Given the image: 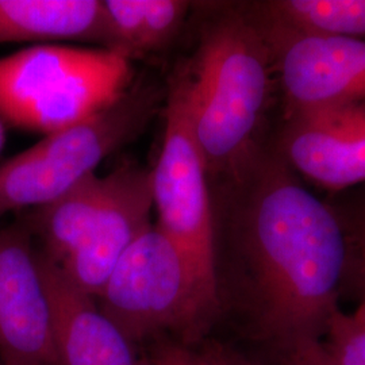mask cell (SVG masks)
Returning <instances> with one entry per match:
<instances>
[{
	"mask_svg": "<svg viewBox=\"0 0 365 365\" xmlns=\"http://www.w3.org/2000/svg\"><path fill=\"white\" fill-rule=\"evenodd\" d=\"M210 184L215 240L227 255L220 297L230 292L255 337L279 352L322 339L349 268L348 240L329 203L271 140L233 176Z\"/></svg>",
	"mask_w": 365,
	"mask_h": 365,
	"instance_id": "obj_1",
	"label": "cell"
},
{
	"mask_svg": "<svg viewBox=\"0 0 365 365\" xmlns=\"http://www.w3.org/2000/svg\"><path fill=\"white\" fill-rule=\"evenodd\" d=\"M176 75L210 182L233 176L269 143L264 133L279 95L274 52L253 3L214 7L195 54Z\"/></svg>",
	"mask_w": 365,
	"mask_h": 365,
	"instance_id": "obj_2",
	"label": "cell"
},
{
	"mask_svg": "<svg viewBox=\"0 0 365 365\" xmlns=\"http://www.w3.org/2000/svg\"><path fill=\"white\" fill-rule=\"evenodd\" d=\"M130 80V58L122 53L31 46L0 57V120L48 135L117 102Z\"/></svg>",
	"mask_w": 365,
	"mask_h": 365,
	"instance_id": "obj_3",
	"label": "cell"
},
{
	"mask_svg": "<svg viewBox=\"0 0 365 365\" xmlns=\"http://www.w3.org/2000/svg\"><path fill=\"white\" fill-rule=\"evenodd\" d=\"M96 302L137 346L160 339L192 346L220 314L180 249L157 225L123 253Z\"/></svg>",
	"mask_w": 365,
	"mask_h": 365,
	"instance_id": "obj_4",
	"label": "cell"
},
{
	"mask_svg": "<svg viewBox=\"0 0 365 365\" xmlns=\"http://www.w3.org/2000/svg\"><path fill=\"white\" fill-rule=\"evenodd\" d=\"M163 102L161 88L143 81L98 114L45 135L0 165V218L41 207L64 195L106 157L146 129Z\"/></svg>",
	"mask_w": 365,
	"mask_h": 365,
	"instance_id": "obj_5",
	"label": "cell"
},
{
	"mask_svg": "<svg viewBox=\"0 0 365 365\" xmlns=\"http://www.w3.org/2000/svg\"><path fill=\"white\" fill-rule=\"evenodd\" d=\"M165 130L153 178L157 226L180 249L205 298L221 312L215 222L209 173L196 143L182 81L167 96Z\"/></svg>",
	"mask_w": 365,
	"mask_h": 365,
	"instance_id": "obj_6",
	"label": "cell"
},
{
	"mask_svg": "<svg viewBox=\"0 0 365 365\" xmlns=\"http://www.w3.org/2000/svg\"><path fill=\"white\" fill-rule=\"evenodd\" d=\"M255 10L274 52L282 117L365 101V41L289 33Z\"/></svg>",
	"mask_w": 365,
	"mask_h": 365,
	"instance_id": "obj_7",
	"label": "cell"
},
{
	"mask_svg": "<svg viewBox=\"0 0 365 365\" xmlns=\"http://www.w3.org/2000/svg\"><path fill=\"white\" fill-rule=\"evenodd\" d=\"M0 364L61 365L38 247L25 223L0 229Z\"/></svg>",
	"mask_w": 365,
	"mask_h": 365,
	"instance_id": "obj_8",
	"label": "cell"
},
{
	"mask_svg": "<svg viewBox=\"0 0 365 365\" xmlns=\"http://www.w3.org/2000/svg\"><path fill=\"white\" fill-rule=\"evenodd\" d=\"M271 141L299 178L330 195L365 184V101L284 115Z\"/></svg>",
	"mask_w": 365,
	"mask_h": 365,
	"instance_id": "obj_9",
	"label": "cell"
},
{
	"mask_svg": "<svg viewBox=\"0 0 365 365\" xmlns=\"http://www.w3.org/2000/svg\"><path fill=\"white\" fill-rule=\"evenodd\" d=\"M107 192L91 232L58 271L80 291L98 298L118 261L152 225V170L122 167L106 176ZM53 264V262H52Z\"/></svg>",
	"mask_w": 365,
	"mask_h": 365,
	"instance_id": "obj_10",
	"label": "cell"
},
{
	"mask_svg": "<svg viewBox=\"0 0 365 365\" xmlns=\"http://www.w3.org/2000/svg\"><path fill=\"white\" fill-rule=\"evenodd\" d=\"M52 302L56 346L61 365H150L137 345L106 315L95 298L75 287L38 249Z\"/></svg>",
	"mask_w": 365,
	"mask_h": 365,
	"instance_id": "obj_11",
	"label": "cell"
},
{
	"mask_svg": "<svg viewBox=\"0 0 365 365\" xmlns=\"http://www.w3.org/2000/svg\"><path fill=\"white\" fill-rule=\"evenodd\" d=\"M90 41L107 48L101 0H0V43Z\"/></svg>",
	"mask_w": 365,
	"mask_h": 365,
	"instance_id": "obj_12",
	"label": "cell"
},
{
	"mask_svg": "<svg viewBox=\"0 0 365 365\" xmlns=\"http://www.w3.org/2000/svg\"><path fill=\"white\" fill-rule=\"evenodd\" d=\"M106 192V178L91 173L30 215L25 225L31 235L38 238L41 253L56 267H61L84 244Z\"/></svg>",
	"mask_w": 365,
	"mask_h": 365,
	"instance_id": "obj_13",
	"label": "cell"
},
{
	"mask_svg": "<svg viewBox=\"0 0 365 365\" xmlns=\"http://www.w3.org/2000/svg\"><path fill=\"white\" fill-rule=\"evenodd\" d=\"M192 3L105 0L107 48L133 58L165 48L179 34Z\"/></svg>",
	"mask_w": 365,
	"mask_h": 365,
	"instance_id": "obj_14",
	"label": "cell"
},
{
	"mask_svg": "<svg viewBox=\"0 0 365 365\" xmlns=\"http://www.w3.org/2000/svg\"><path fill=\"white\" fill-rule=\"evenodd\" d=\"M255 6L268 25L289 33L365 41V0H268Z\"/></svg>",
	"mask_w": 365,
	"mask_h": 365,
	"instance_id": "obj_15",
	"label": "cell"
},
{
	"mask_svg": "<svg viewBox=\"0 0 365 365\" xmlns=\"http://www.w3.org/2000/svg\"><path fill=\"white\" fill-rule=\"evenodd\" d=\"M321 344L333 365H365V322L339 309L330 319Z\"/></svg>",
	"mask_w": 365,
	"mask_h": 365,
	"instance_id": "obj_16",
	"label": "cell"
},
{
	"mask_svg": "<svg viewBox=\"0 0 365 365\" xmlns=\"http://www.w3.org/2000/svg\"><path fill=\"white\" fill-rule=\"evenodd\" d=\"M348 240L349 262L365 264V184L329 196Z\"/></svg>",
	"mask_w": 365,
	"mask_h": 365,
	"instance_id": "obj_17",
	"label": "cell"
},
{
	"mask_svg": "<svg viewBox=\"0 0 365 365\" xmlns=\"http://www.w3.org/2000/svg\"><path fill=\"white\" fill-rule=\"evenodd\" d=\"M146 356L153 365H210L203 353L175 339H156Z\"/></svg>",
	"mask_w": 365,
	"mask_h": 365,
	"instance_id": "obj_18",
	"label": "cell"
},
{
	"mask_svg": "<svg viewBox=\"0 0 365 365\" xmlns=\"http://www.w3.org/2000/svg\"><path fill=\"white\" fill-rule=\"evenodd\" d=\"M279 353L283 365H333L321 339H303Z\"/></svg>",
	"mask_w": 365,
	"mask_h": 365,
	"instance_id": "obj_19",
	"label": "cell"
},
{
	"mask_svg": "<svg viewBox=\"0 0 365 365\" xmlns=\"http://www.w3.org/2000/svg\"><path fill=\"white\" fill-rule=\"evenodd\" d=\"M202 353L207 359L210 365H257L241 353L235 352V349L217 342L207 344Z\"/></svg>",
	"mask_w": 365,
	"mask_h": 365,
	"instance_id": "obj_20",
	"label": "cell"
},
{
	"mask_svg": "<svg viewBox=\"0 0 365 365\" xmlns=\"http://www.w3.org/2000/svg\"><path fill=\"white\" fill-rule=\"evenodd\" d=\"M360 277L361 280V286H363V298H361V303L357 307V310L354 312V315L357 318H360L361 321L365 322V264H360V262H349V268H348V276L349 274H354Z\"/></svg>",
	"mask_w": 365,
	"mask_h": 365,
	"instance_id": "obj_21",
	"label": "cell"
},
{
	"mask_svg": "<svg viewBox=\"0 0 365 365\" xmlns=\"http://www.w3.org/2000/svg\"><path fill=\"white\" fill-rule=\"evenodd\" d=\"M4 143H6V129H4V123L0 120V150Z\"/></svg>",
	"mask_w": 365,
	"mask_h": 365,
	"instance_id": "obj_22",
	"label": "cell"
},
{
	"mask_svg": "<svg viewBox=\"0 0 365 365\" xmlns=\"http://www.w3.org/2000/svg\"><path fill=\"white\" fill-rule=\"evenodd\" d=\"M146 357H148V356H146ZM149 361H150V360H149ZM150 365H153V364H152V363H150Z\"/></svg>",
	"mask_w": 365,
	"mask_h": 365,
	"instance_id": "obj_23",
	"label": "cell"
},
{
	"mask_svg": "<svg viewBox=\"0 0 365 365\" xmlns=\"http://www.w3.org/2000/svg\"><path fill=\"white\" fill-rule=\"evenodd\" d=\"M0 365H1V364H0Z\"/></svg>",
	"mask_w": 365,
	"mask_h": 365,
	"instance_id": "obj_24",
	"label": "cell"
}]
</instances>
